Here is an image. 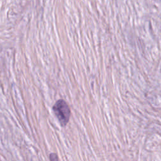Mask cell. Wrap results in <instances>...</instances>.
<instances>
[{
    "instance_id": "cell-2",
    "label": "cell",
    "mask_w": 161,
    "mask_h": 161,
    "mask_svg": "<svg viewBox=\"0 0 161 161\" xmlns=\"http://www.w3.org/2000/svg\"><path fill=\"white\" fill-rule=\"evenodd\" d=\"M49 158L50 161H58V155L55 153H51L49 155Z\"/></svg>"
},
{
    "instance_id": "cell-1",
    "label": "cell",
    "mask_w": 161,
    "mask_h": 161,
    "mask_svg": "<svg viewBox=\"0 0 161 161\" xmlns=\"http://www.w3.org/2000/svg\"><path fill=\"white\" fill-rule=\"evenodd\" d=\"M54 114L62 126H65L70 116V109L69 105L62 99L57 100L52 107Z\"/></svg>"
}]
</instances>
